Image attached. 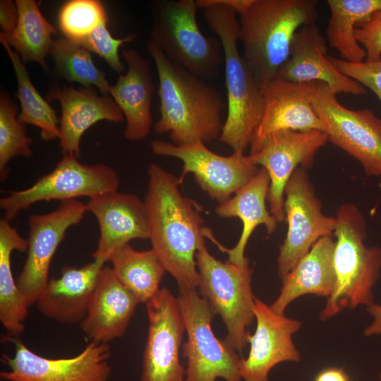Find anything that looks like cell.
Segmentation results:
<instances>
[{
	"mask_svg": "<svg viewBox=\"0 0 381 381\" xmlns=\"http://www.w3.org/2000/svg\"><path fill=\"white\" fill-rule=\"evenodd\" d=\"M355 35L365 52V61L381 59V10L375 13L368 21L359 24L355 30Z\"/></svg>",
	"mask_w": 381,
	"mask_h": 381,
	"instance_id": "37",
	"label": "cell"
},
{
	"mask_svg": "<svg viewBox=\"0 0 381 381\" xmlns=\"http://www.w3.org/2000/svg\"><path fill=\"white\" fill-rule=\"evenodd\" d=\"M145 306L148 329L140 381H188L180 361L185 327L177 298L164 287Z\"/></svg>",
	"mask_w": 381,
	"mask_h": 381,
	"instance_id": "15",
	"label": "cell"
},
{
	"mask_svg": "<svg viewBox=\"0 0 381 381\" xmlns=\"http://www.w3.org/2000/svg\"><path fill=\"white\" fill-rule=\"evenodd\" d=\"M0 42L10 58L17 79L16 95L20 106L18 121L23 124H32L39 128L41 138L44 140L59 138V119L55 111L38 92L30 80L24 62L1 35Z\"/></svg>",
	"mask_w": 381,
	"mask_h": 381,
	"instance_id": "31",
	"label": "cell"
},
{
	"mask_svg": "<svg viewBox=\"0 0 381 381\" xmlns=\"http://www.w3.org/2000/svg\"><path fill=\"white\" fill-rule=\"evenodd\" d=\"M123 57L128 65L115 85H110L109 95L121 110L126 121V139L138 141L150 134L152 126L151 105L155 85L149 61L133 49H124Z\"/></svg>",
	"mask_w": 381,
	"mask_h": 381,
	"instance_id": "23",
	"label": "cell"
},
{
	"mask_svg": "<svg viewBox=\"0 0 381 381\" xmlns=\"http://www.w3.org/2000/svg\"><path fill=\"white\" fill-rule=\"evenodd\" d=\"M138 303L112 268L104 266L80 328L91 341L108 343L125 334Z\"/></svg>",
	"mask_w": 381,
	"mask_h": 381,
	"instance_id": "22",
	"label": "cell"
},
{
	"mask_svg": "<svg viewBox=\"0 0 381 381\" xmlns=\"http://www.w3.org/2000/svg\"><path fill=\"white\" fill-rule=\"evenodd\" d=\"M379 381H381V371H380V375H379Z\"/></svg>",
	"mask_w": 381,
	"mask_h": 381,
	"instance_id": "42",
	"label": "cell"
},
{
	"mask_svg": "<svg viewBox=\"0 0 381 381\" xmlns=\"http://www.w3.org/2000/svg\"><path fill=\"white\" fill-rule=\"evenodd\" d=\"M336 95L320 82L313 99L328 140L360 162L366 175L381 177V119L368 109L346 108Z\"/></svg>",
	"mask_w": 381,
	"mask_h": 381,
	"instance_id": "10",
	"label": "cell"
},
{
	"mask_svg": "<svg viewBox=\"0 0 381 381\" xmlns=\"http://www.w3.org/2000/svg\"><path fill=\"white\" fill-rule=\"evenodd\" d=\"M28 239L4 217L0 220V321L12 336L20 334L24 329V320L28 306L14 280L11 257L14 250H28Z\"/></svg>",
	"mask_w": 381,
	"mask_h": 381,
	"instance_id": "27",
	"label": "cell"
},
{
	"mask_svg": "<svg viewBox=\"0 0 381 381\" xmlns=\"http://www.w3.org/2000/svg\"><path fill=\"white\" fill-rule=\"evenodd\" d=\"M270 179L267 171L262 167L246 185L240 188L234 195L219 203L215 214L221 218L237 217L242 222L243 229L236 244L227 248L214 238L212 242L223 253L228 255L227 261L239 267L249 265L245 257V250L249 238L258 226L263 225L267 234L275 231L278 222L271 214L266 206Z\"/></svg>",
	"mask_w": 381,
	"mask_h": 381,
	"instance_id": "25",
	"label": "cell"
},
{
	"mask_svg": "<svg viewBox=\"0 0 381 381\" xmlns=\"http://www.w3.org/2000/svg\"><path fill=\"white\" fill-rule=\"evenodd\" d=\"M206 23L221 42L225 69L227 114L219 140L244 153L263 113L264 98L238 48L236 13L220 0H196Z\"/></svg>",
	"mask_w": 381,
	"mask_h": 381,
	"instance_id": "3",
	"label": "cell"
},
{
	"mask_svg": "<svg viewBox=\"0 0 381 381\" xmlns=\"http://www.w3.org/2000/svg\"><path fill=\"white\" fill-rule=\"evenodd\" d=\"M178 305L187 340L182 353L187 359L188 381H243L240 363L243 357L225 339L217 338L212 328L215 314L195 291L179 292Z\"/></svg>",
	"mask_w": 381,
	"mask_h": 381,
	"instance_id": "8",
	"label": "cell"
},
{
	"mask_svg": "<svg viewBox=\"0 0 381 381\" xmlns=\"http://www.w3.org/2000/svg\"><path fill=\"white\" fill-rule=\"evenodd\" d=\"M147 49L159 79L160 118L155 132L169 133L172 143L178 146L219 139L224 123L220 92L205 80L171 62L150 40Z\"/></svg>",
	"mask_w": 381,
	"mask_h": 381,
	"instance_id": "2",
	"label": "cell"
},
{
	"mask_svg": "<svg viewBox=\"0 0 381 381\" xmlns=\"http://www.w3.org/2000/svg\"><path fill=\"white\" fill-rule=\"evenodd\" d=\"M14 354H2L1 361L9 370L1 371L4 381H108L111 356L108 343L90 341L70 358H49L30 350L22 341L10 337Z\"/></svg>",
	"mask_w": 381,
	"mask_h": 381,
	"instance_id": "13",
	"label": "cell"
},
{
	"mask_svg": "<svg viewBox=\"0 0 381 381\" xmlns=\"http://www.w3.org/2000/svg\"><path fill=\"white\" fill-rule=\"evenodd\" d=\"M327 4L330 11L326 30L329 45L344 61H364L366 54L356 40L355 30L381 10V0H327Z\"/></svg>",
	"mask_w": 381,
	"mask_h": 381,
	"instance_id": "28",
	"label": "cell"
},
{
	"mask_svg": "<svg viewBox=\"0 0 381 381\" xmlns=\"http://www.w3.org/2000/svg\"><path fill=\"white\" fill-rule=\"evenodd\" d=\"M47 98L61 104L59 140L64 155L80 157L81 138L97 122L120 123L124 119L114 99L109 95H99L94 87L53 86Z\"/></svg>",
	"mask_w": 381,
	"mask_h": 381,
	"instance_id": "21",
	"label": "cell"
},
{
	"mask_svg": "<svg viewBox=\"0 0 381 381\" xmlns=\"http://www.w3.org/2000/svg\"><path fill=\"white\" fill-rule=\"evenodd\" d=\"M204 238L196 253L199 294L221 317L227 330L226 341L241 353L248 344V328L255 320L253 271L249 265L239 267L216 259L208 251Z\"/></svg>",
	"mask_w": 381,
	"mask_h": 381,
	"instance_id": "7",
	"label": "cell"
},
{
	"mask_svg": "<svg viewBox=\"0 0 381 381\" xmlns=\"http://www.w3.org/2000/svg\"><path fill=\"white\" fill-rule=\"evenodd\" d=\"M220 1L241 16L249 9L254 0H220Z\"/></svg>",
	"mask_w": 381,
	"mask_h": 381,
	"instance_id": "41",
	"label": "cell"
},
{
	"mask_svg": "<svg viewBox=\"0 0 381 381\" xmlns=\"http://www.w3.org/2000/svg\"><path fill=\"white\" fill-rule=\"evenodd\" d=\"M320 83H293L274 79L262 90L263 113L253 134L249 155L258 152L265 141L276 132L324 131L313 107V99Z\"/></svg>",
	"mask_w": 381,
	"mask_h": 381,
	"instance_id": "17",
	"label": "cell"
},
{
	"mask_svg": "<svg viewBox=\"0 0 381 381\" xmlns=\"http://www.w3.org/2000/svg\"><path fill=\"white\" fill-rule=\"evenodd\" d=\"M317 8L316 0H254L240 16L241 55L262 90L289 56L296 32L315 23Z\"/></svg>",
	"mask_w": 381,
	"mask_h": 381,
	"instance_id": "4",
	"label": "cell"
},
{
	"mask_svg": "<svg viewBox=\"0 0 381 381\" xmlns=\"http://www.w3.org/2000/svg\"><path fill=\"white\" fill-rule=\"evenodd\" d=\"M87 211L97 219L99 226L95 260L104 262L121 247L133 239L149 238V226L144 201L137 195L111 191L89 199Z\"/></svg>",
	"mask_w": 381,
	"mask_h": 381,
	"instance_id": "20",
	"label": "cell"
},
{
	"mask_svg": "<svg viewBox=\"0 0 381 381\" xmlns=\"http://www.w3.org/2000/svg\"><path fill=\"white\" fill-rule=\"evenodd\" d=\"M18 18L16 1L11 0L0 1V33L8 35L15 29Z\"/></svg>",
	"mask_w": 381,
	"mask_h": 381,
	"instance_id": "38",
	"label": "cell"
},
{
	"mask_svg": "<svg viewBox=\"0 0 381 381\" xmlns=\"http://www.w3.org/2000/svg\"><path fill=\"white\" fill-rule=\"evenodd\" d=\"M144 200L152 249L176 280L179 292L195 291L196 253L203 234L202 207L181 193L173 174L151 163Z\"/></svg>",
	"mask_w": 381,
	"mask_h": 381,
	"instance_id": "1",
	"label": "cell"
},
{
	"mask_svg": "<svg viewBox=\"0 0 381 381\" xmlns=\"http://www.w3.org/2000/svg\"><path fill=\"white\" fill-rule=\"evenodd\" d=\"M335 218L336 282L320 313L322 321L344 308L354 309L374 303L373 288L381 271V248L365 245L367 224L359 209L353 203H344L339 207Z\"/></svg>",
	"mask_w": 381,
	"mask_h": 381,
	"instance_id": "5",
	"label": "cell"
},
{
	"mask_svg": "<svg viewBox=\"0 0 381 381\" xmlns=\"http://www.w3.org/2000/svg\"><path fill=\"white\" fill-rule=\"evenodd\" d=\"M104 263L94 259L81 267H64L40 295L36 303L40 312L62 324L80 323Z\"/></svg>",
	"mask_w": 381,
	"mask_h": 381,
	"instance_id": "24",
	"label": "cell"
},
{
	"mask_svg": "<svg viewBox=\"0 0 381 381\" xmlns=\"http://www.w3.org/2000/svg\"><path fill=\"white\" fill-rule=\"evenodd\" d=\"M108 20L103 21L86 37L73 42L93 52L104 59L119 75L124 71L120 60L119 49L123 44L130 42L136 37L131 35L123 38H114L107 28Z\"/></svg>",
	"mask_w": 381,
	"mask_h": 381,
	"instance_id": "35",
	"label": "cell"
},
{
	"mask_svg": "<svg viewBox=\"0 0 381 381\" xmlns=\"http://www.w3.org/2000/svg\"><path fill=\"white\" fill-rule=\"evenodd\" d=\"M287 233L279 248L277 274L282 280L321 238L332 236L336 218L323 214L307 169H296L284 189Z\"/></svg>",
	"mask_w": 381,
	"mask_h": 381,
	"instance_id": "11",
	"label": "cell"
},
{
	"mask_svg": "<svg viewBox=\"0 0 381 381\" xmlns=\"http://www.w3.org/2000/svg\"><path fill=\"white\" fill-rule=\"evenodd\" d=\"M49 54L59 77L83 87H95L109 95L105 73L94 64L91 52L65 37L54 40Z\"/></svg>",
	"mask_w": 381,
	"mask_h": 381,
	"instance_id": "32",
	"label": "cell"
},
{
	"mask_svg": "<svg viewBox=\"0 0 381 381\" xmlns=\"http://www.w3.org/2000/svg\"><path fill=\"white\" fill-rule=\"evenodd\" d=\"M254 313L256 327L254 334H248L250 351L246 358H241L240 375L243 381H269V373L276 365L300 361L292 337L302 323L277 314L256 298Z\"/></svg>",
	"mask_w": 381,
	"mask_h": 381,
	"instance_id": "18",
	"label": "cell"
},
{
	"mask_svg": "<svg viewBox=\"0 0 381 381\" xmlns=\"http://www.w3.org/2000/svg\"><path fill=\"white\" fill-rule=\"evenodd\" d=\"M150 147L155 155L174 157L182 162V171L179 177L181 184L186 175L192 174L200 188L219 203L230 198L260 170L248 155L235 152L229 156L220 155L208 149L202 141L178 146L153 140Z\"/></svg>",
	"mask_w": 381,
	"mask_h": 381,
	"instance_id": "12",
	"label": "cell"
},
{
	"mask_svg": "<svg viewBox=\"0 0 381 381\" xmlns=\"http://www.w3.org/2000/svg\"><path fill=\"white\" fill-rule=\"evenodd\" d=\"M119 186L117 173L104 164L87 165L73 154L64 155L62 159L49 174L40 178L30 187L12 190L0 199V207L8 221L34 203L57 200L64 201L78 197H89L116 191Z\"/></svg>",
	"mask_w": 381,
	"mask_h": 381,
	"instance_id": "9",
	"label": "cell"
},
{
	"mask_svg": "<svg viewBox=\"0 0 381 381\" xmlns=\"http://www.w3.org/2000/svg\"><path fill=\"white\" fill-rule=\"evenodd\" d=\"M195 0L150 3L152 41L173 63L204 80L215 77L224 65L217 37L206 36L197 20Z\"/></svg>",
	"mask_w": 381,
	"mask_h": 381,
	"instance_id": "6",
	"label": "cell"
},
{
	"mask_svg": "<svg viewBox=\"0 0 381 381\" xmlns=\"http://www.w3.org/2000/svg\"><path fill=\"white\" fill-rule=\"evenodd\" d=\"M274 79L293 83H325L336 94H367L364 86L341 73L331 63L326 40L315 23L306 25L296 32L289 56Z\"/></svg>",
	"mask_w": 381,
	"mask_h": 381,
	"instance_id": "19",
	"label": "cell"
},
{
	"mask_svg": "<svg viewBox=\"0 0 381 381\" xmlns=\"http://www.w3.org/2000/svg\"><path fill=\"white\" fill-rule=\"evenodd\" d=\"M334 246L332 236L320 238L282 280L280 293L270 305L275 313L284 315L286 307L303 295L313 294L327 298L331 295L336 282Z\"/></svg>",
	"mask_w": 381,
	"mask_h": 381,
	"instance_id": "26",
	"label": "cell"
},
{
	"mask_svg": "<svg viewBox=\"0 0 381 381\" xmlns=\"http://www.w3.org/2000/svg\"><path fill=\"white\" fill-rule=\"evenodd\" d=\"M18 23L8 35H2L9 46L15 49L22 61L37 62L47 70L46 56L49 54L56 28L44 18L34 0H16Z\"/></svg>",
	"mask_w": 381,
	"mask_h": 381,
	"instance_id": "30",
	"label": "cell"
},
{
	"mask_svg": "<svg viewBox=\"0 0 381 381\" xmlns=\"http://www.w3.org/2000/svg\"><path fill=\"white\" fill-rule=\"evenodd\" d=\"M1 381H4V380H1Z\"/></svg>",
	"mask_w": 381,
	"mask_h": 381,
	"instance_id": "43",
	"label": "cell"
},
{
	"mask_svg": "<svg viewBox=\"0 0 381 381\" xmlns=\"http://www.w3.org/2000/svg\"><path fill=\"white\" fill-rule=\"evenodd\" d=\"M105 20L108 16L101 1L71 0L61 8L58 24L64 37L75 42L88 35Z\"/></svg>",
	"mask_w": 381,
	"mask_h": 381,
	"instance_id": "34",
	"label": "cell"
},
{
	"mask_svg": "<svg viewBox=\"0 0 381 381\" xmlns=\"http://www.w3.org/2000/svg\"><path fill=\"white\" fill-rule=\"evenodd\" d=\"M327 141V133L320 130L282 131L271 135L258 152L248 155L254 164L269 174L270 212L279 223L286 220L284 189L289 179L298 167H310L316 153Z\"/></svg>",
	"mask_w": 381,
	"mask_h": 381,
	"instance_id": "16",
	"label": "cell"
},
{
	"mask_svg": "<svg viewBox=\"0 0 381 381\" xmlns=\"http://www.w3.org/2000/svg\"><path fill=\"white\" fill-rule=\"evenodd\" d=\"M86 205L75 199L60 202L57 208L29 219L28 255L16 284L29 307L37 299L49 282L52 260L66 232L83 218Z\"/></svg>",
	"mask_w": 381,
	"mask_h": 381,
	"instance_id": "14",
	"label": "cell"
},
{
	"mask_svg": "<svg viewBox=\"0 0 381 381\" xmlns=\"http://www.w3.org/2000/svg\"><path fill=\"white\" fill-rule=\"evenodd\" d=\"M315 381H349L342 369L331 368L321 371L315 377Z\"/></svg>",
	"mask_w": 381,
	"mask_h": 381,
	"instance_id": "40",
	"label": "cell"
},
{
	"mask_svg": "<svg viewBox=\"0 0 381 381\" xmlns=\"http://www.w3.org/2000/svg\"><path fill=\"white\" fill-rule=\"evenodd\" d=\"M18 107L4 90L0 93V178L8 176L7 164L14 157H30L32 139L18 121Z\"/></svg>",
	"mask_w": 381,
	"mask_h": 381,
	"instance_id": "33",
	"label": "cell"
},
{
	"mask_svg": "<svg viewBox=\"0 0 381 381\" xmlns=\"http://www.w3.org/2000/svg\"><path fill=\"white\" fill-rule=\"evenodd\" d=\"M366 310L373 317V321L364 329V335L370 337L381 334V305L373 303L366 306Z\"/></svg>",
	"mask_w": 381,
	"mask_h": 381,
	"instance_id": "39",
	"label": "cell"
},
{
	"mask_svg": "<svg viewBox=\"0 0 381 381\" xmlns=\"http://www.w3.org/2000/svg\"><path fill=\"white\" fill-rule=\"evenodd\" d=\"M117 279L145 304L160 290L166 270L152 249L136 250L127 244L109 258Z\"/></svg>",
	"mask_w": 381,
	"mask_h": 381,
	"instance_id": "29",
	"label": "cell"
},
{
	"mask_svg": "<svg viewBox=\"0 0 381 381\" xmlns=\"http://www.w3.org/2000/svg\"><path fill=\"white\" fill-rule=\"evenodd\" d=\"M328 58L341 73L370 89L381 102V59L351 63L329 55Z\"/></svg>",
	"mask_w": 381,
	"mask_h": 381,
	"instance_id": "36",
	"label": "cell"
}]
</instances>
